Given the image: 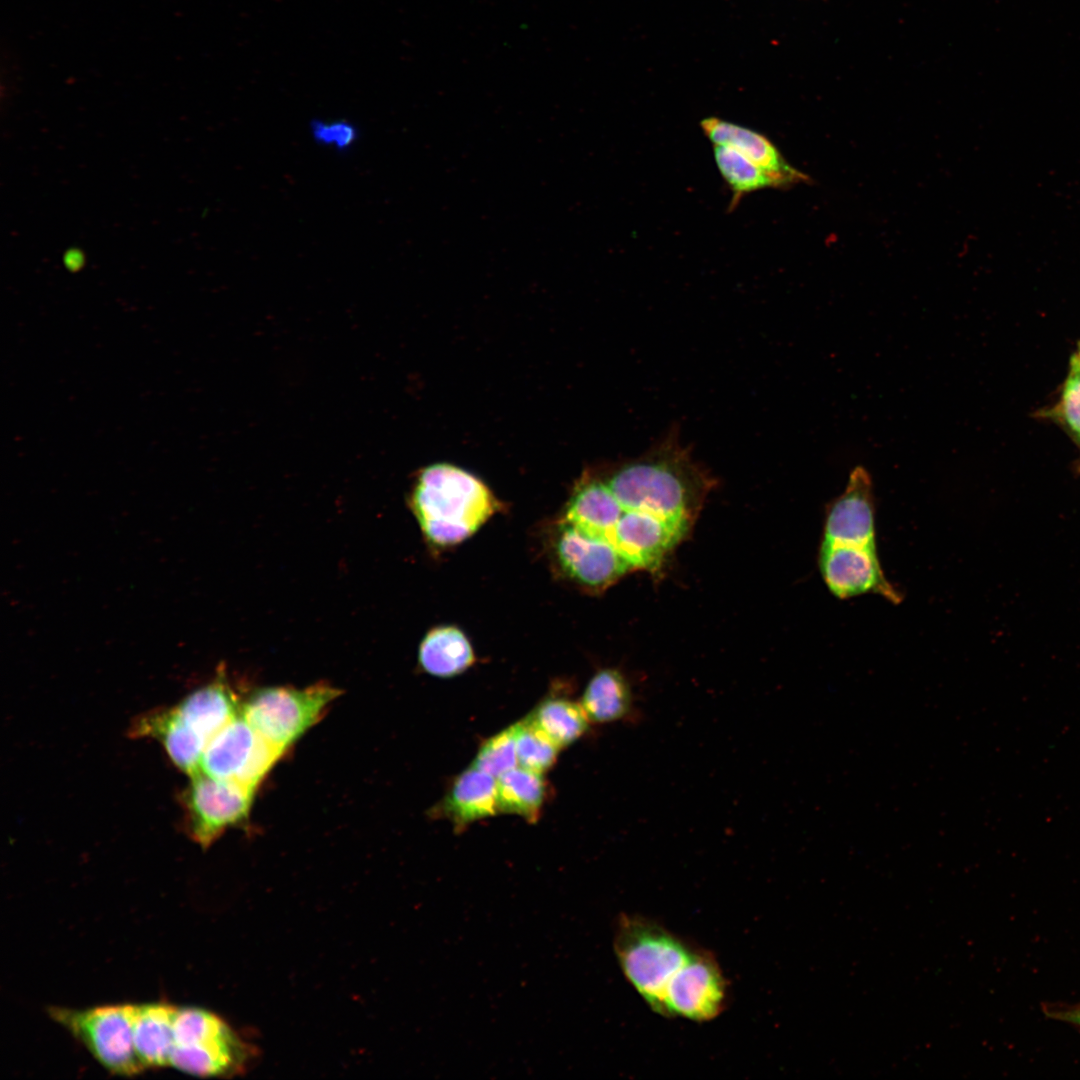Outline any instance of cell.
Listing matches in <instances>:
<instances>
[{"label":"cell","instance_id":"cell-4","mask_svg":"<svg viewBox=\"0 0 1080 1080\" xmlns=\"http://www.w3.org/2000/svg\"><path fill=\"white\" fill-rule=\"evenodd\" d=\"M257 1049L223 1018L197 1007L177 1008L170 1066L199 1077L246 1073Z\"/></svg>","mask_w":1080,"mask_h":1080},{"label":"cell","instance_id":"cell-23","mask_svg":"<svg viewBox=\"0 0 1080 1080\" xmlns=\"http://www.w3.org/2000/svg\"><path fill=\"white\" fill-rule=\"evenodd\" d=\"M517 760L520 767L541 773L553 766L560 747L527 716L515 724Z\"/></svg>","mask_w":1080,"mask_h":1080},{"label":"cell","instance_id":"cell-12","mask_svg":"<svg viewBox=\"0 0 1080 1080\" xmlns=\"http://www.w3.org/2000/svg\"><path fill=\"white\" fill-rule=\"evenodd\" d=\"M700 127L713 145H725L735 149L768 174L778 188L791 187L809 180L806 174L786 161L767 136L758 131L715 116L702 119Z\"/></svg>","mask_w":1080,"mask_h":1080},{"label":"cell","instance_id":"cell-19","mask_svg":"<svg viewBox=\"0 0 1080 1080\" xmlns=\"http://www.w3.org/2000/svg\"><path fill=\"white\" fill-rule=\"evenodd\" d=\"M422 669L437 677H452L467 670L475 660L470 641L454 626H439L424 637L419 647Z\"/></svg>","mask_w":1080,"mask_h":1080},{"label":"cell","instance_id":"cell-13","mask_svg":"<svg viewBox=\"0 0 1080 1080\" xmlns=\"http://www.w3.org/2000/svg\"><path fill=\"white\" fill-rule=\"evenodd\" d=\"M555 553L562 571L586 589L603 591L620 580L605 549L564 522L559 527Z\"/></svg>","mask_w":1080,"mask_h":1080},{"label":"cell","instance_id":"cell-25","mask_svg":"<svg viewBox=\"0 0 1080 1080\" xmlns=\"http://www.w3.org/2000/svg\"><path fill=\"white\" fill-rule=\"evenodd\" d=\"M1057 412L1064 425L1080 443V367L1072 361Z\"/></svg>","mask_w":1080,"mask_h":1080},{"label":"cell","instance_id":"cell-15","mask_svg":"<svg viewBox=\"0 0 1080 1080\" xmlns=\"http://www.w3.org/2000/svg\"><path fill=\"white\" fill-rule=\"evenodd\" d=\"M132 731L136 736L157 738L175 765L190 777L200 773L207 742L183 721L175 707L144 716Z\"/></svg>","mask_w":1080,"mask_h":1080},{"label":"cell","instance_id":"cell-17","mask_svg":"<svg viewBox=\"0 0 1080 1080\" xmlns=\"http://www.w3.org/2000/svg\"><path fill=\"white\" fill-rule=\"evenodd\" d=\"M177 1008L166 1002L136 1004L133 1042L145 1070L170 1066Z\"/></svg>","mask_w":1080,"mask_h":1080},{"label":"cell","instance_id":"cell-9","mask_svg":"<svg viewBox=\"0 0 1080 1080\" xmlns=\"http://www.w3.org/2000/svg\"><path fill=\"white\" fill-rule=\"evenodd\" d=\"M728 984L714 955L693 947L690 956L666 987L664 1017L706 1022L726 1008Z\"/></svg>","mask_w":1080,"mask_h":1080},{"label":"cell","instance_id":"cell-10","mask_svg":"<svg viewBox=\"0 0 1080 1080\" xmlns=\"http://www.w3.org/2000/svg\"><path fill=\"white\" fill-rule=\"evenodd\" d=\"M818 566L827 588L839 599L872 593L894 604L902 600L884 575L876 546L821 541Z\"/></svg>","mask_w":1080,"mask_h":1080},{"label":"cell","instance_id":"cell-3","mask_svg":"<svg viewBox=\"0 0 1080 1080\" xmlns=\"http://www.w3.org/2000/svg\"><path fill=\"white\" fill-rule=\"evenodd\" d=\"M613 946L626 979L647 1005L663 1016L666 987L694 945L655 920L624 913L616 921Z\"/></svg>","mask_w":1080,"mask_h":1080},{"label":"cell","instance_id":"cell-6","mask_svg":"<svg viewBox=\"0 0 1080 1080\" xmlns=\"http://www.w3.org/2000/svg\"><path fill=\"white\" fill-rule=\"evenodd\" d=\"M341 691L327 683L299 689L267 687L254 691L242 705V716L284 752L326 713Z\"/></svg>","mask_w":1080,"mask_h":1080},{"label":"cell","instance_id":"cell-5","mask_svg":"<svg viewBox=\"0 0 1080 1080\" xmlns=\"http://www.w3.org/2000/svg\"><path fill=\"white\" fill-rule=\"evenodd\" d=\"M136 1004L85 1009L50 1007L48 1014L69 1032L108 1072L131 1077L145 1069L133 1042Z\"/></svg>","mask_w":1080,"mask_h":1080},{"label":"cell","instance_id":"cell-22","mask_svg":"<svg viewBox=\"0 0 1080 1080\" xmlns=\"http://www.w3.org/2000/svg\"><path fill=\"white\" fill-rule=\"evenodd\" d=\"M713 153L716 166L732 192L729 211L735 209L747 194L766 188H778L768 174L735 149L725 145H713Z\"/></svg>","mask_w":1080,"mask_h":1080},{"label":"cell","instance_id":"cell-18","mask_svg":"<svg viewBox=\"0 0 1080 1080\" xmlns=\"http://www.w3.org/2000/svg\"><path fill=\"white\" fill-rule=\"evenodd\" d=\"M581 705L589 721L601 724L625 720L635 709L629 682L613 668L602 669L590 679Z\"/></svg>","mask_w":1080,"mask_h":1080},{"label":"cell","instance_id":"cell-21","mask_svg":"<svg viewBox=\"0 0 1080 1080\" xmlns=\"http://www.w3.org/2000/svg\"><path fill=\"white\" fill-rule=\"evenodd\" d=\"M529 716L560 748L580 738L589 722L581 703L562 697L545 699Z\"/></svg>","mask_w":1080,"mask_h":1080},{"label":"cell","instance_id":"cell-20","mask_svg":"<svg viewBox=\"0 0 1080 1080\" xmlns=\"http://www.w3.org/2000/svg\"><path fill=\"white\" fill-rule=\"evenodd\" d=\"M546 792L541 773L515 767L497 778L498 810L534 823L540 815Z\"/></svg>","mask_w":1080,"mask_h":1080},{"label":"cell","instance_id":"cell-7","mask_svg":"<svg viewBox=\"0 0 1080 1080\" xmlns=\"http://www.w3.org/2000/svg\"><path fill=\"white\" fill-rule=\"evenodd\" d=\"M284 753L240 714L208 741L202 754L200 772L256 790Z\"/></svg>","mask_w":1080,"mask_h":1080},{"label":"cell","instance_id":"cell-1","mask_svg":"<svg viewBox=\"0 0 1080 1080\" xmlns=\"http://www.w3.org/2000/svg\"><path fill=\"white\" fill-rule=\"evenodd\" d=\"M712 484L669 435L604 474L583 475L563 522L602 546L621 578L657 573L693 528Z\"/></svg>","mask_w":1080,"mask_h":1080},{"label":"cell","instance_id":"cell-8","mask_svg":"<svg viewBox=\"0 0 1080 1080\" xmlns=\"http://www.w3.org/2000/svg\"><path fill=\"white\" fill-rule=\"evenodd\" d=\"M191 778L183 797L187 827L191 838L207 848L248 818L255 790L201 772Z\"/></svg>","mask_w":1080,"mask_h":1080},{"label":"cell","instance_id":"cell-16","mask_svg":"<svg viewBox=\"0 0 1080 1080\" xmlns=\"http://www.w3.org/2000/svg\"><path fill=\"white\" fill-rule=\"evenodd\" d=\"M438 809L456 827L493 816L499 811L497 780L471 766L454 780Z\"/></svg>","mask_w":1080,"mask_h":1080},{"label":"cell","instance_id":"cell-26","mask_svg":"<svg viewBox=\"0 0 1080 1080\" xmlns=\"http://www.w3.org/2000/svg\"><path fill=\"white\" fill-rule=\"evenodd\" d=\"M313 138L321 145L338 151L349 149L357 140L356 127L346 120H314L311 123Z\"/></svg>","mask_w":1080,"mask_h":1080},{"label":"cell","instance_id":"cell-27","mask_svg":"<svg viewBox=\"0 0 1080 1080\" xmlns=\"http://www.w3.org/2000/svg\"><path fill=\"white\" fill-rule=\"evenodd\" d=\"M1042 1011L1047 1018L1068 1023L1080 1031V1002L1072 1005L1046 1003L1042 1005Z\"/></svg>","mask_w":1080,"mask_h":1080},{"label":"cell","instance_id":"cell-2","mask_svg":"<svg viewBox=\"0 0 1080 1080\" xmlns=\"http://www.w3.org/2000/svg\"><path fill=\"white\" fill-rule=\"evenodd\" d=\"M410 506L425 537L438 546L472 536L498 509L490 489L457 466L438 463L417 476Z\"/></svg>","mask_w":1080,"mask_h":1080},{"label":"cell","instance_id":"cell-14","mask_svg":"<svg viewBox=\"0 0 1080 1080\" xmlns=\"http://www.w3.org/2000/svg\"><path fill=\"white\" fill-rule=\"evenodd\" d=\"M242 705L221 671L213 682L193 691L175 708L183 721L208 743L241 714Z\"/></svg>","mask_w":1080,"mask_h":1080},{"label":"cell","instance_id":"cell-24","mask_svg":"<svg viewBox=\"0 0 1080 1080\" xmlns=\"http://www.w3.org/2000/svg\"><path fill=\"white\" fill-rule=\"evenodd\" d=\"M518 764L515 724L488 738L480 746L472 766L498 778Z\"/></svg>","mask_w":1080,"mask_h":1080},{"label":"cell","instance_id":"cell-11","mask_svg":"<svg viewBox=\"0 0 1080 1080\" xmlns=\"http://www.w3.org/2000/svg\"><path fill=\"white\" fill-rule=\"evenodd\" d=\"M821 541L876 545L873 486L864 467L851 471L843 493L828 504Z\"/></svg>","mask_w":1080,"mask_h":1080},{"label":"cell","instance_id":"cell-28","mask_svg":"<svg viewBox=\"0 0 1080 1080\" xmlns=\"http://www.w3.org/2000/svg\"><path fill=\"white\" fill-rule=\"evenodd\" d=\"M1071 361L1074 362L1075 364H1077L1080 367V343L1078 345L1076 353L1072 356Z\"/></svg>","mask_w":1080,"mask_h":1080}]
</instances>
